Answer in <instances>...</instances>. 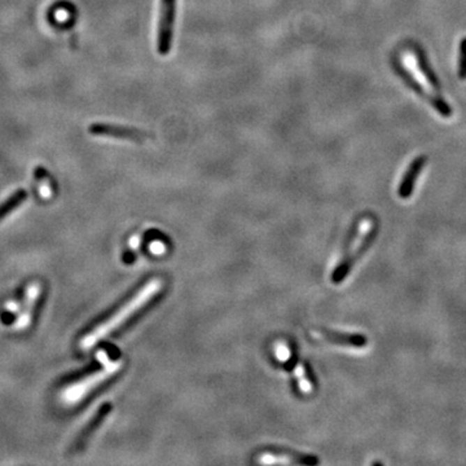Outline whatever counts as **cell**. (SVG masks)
<instances>
[{"label":"cell","instance_id":"cell-10","mask_svg":"<svg viewBox=\"0 0 466 466\" xmlns=\"http://www.w3.org/2000/svg\"><path fill=\"white\" fill-rule=\"evenodd\" d=\"M260 463L262 464H316L317 460L313 458H302L301 456H292L290 453H272L267 452L260 455Z\"/></svg>","mask_w":466,"mask_h":466},{"label":"cell","instance_id":"cell-15","mask_svg":"<svg viewBox=\"0 0 466 466\" xmlns=\"http://www.w3.org/2000/svg\"><path fill=\"white\" fill-rule=\"evenodd\" d=\"M275 354H276V358L283 363H287L289 359H292V350L285 342L278 341L275 345Z\"/></svg>","mask_w":466,"mask_h":466},{"label":"cell","instance_id":"cell-7","mask_svg":"<svg viewBox=\"0 0 466 466\" xmlns=\"http://www.w3.org/2000/svg\"><path fill=\"white\" fill-rule=\"evenodd\" d=\"M425 163H426V157H423V156H420V157H417L416 160L411 162L408 170L405 171L403 179L399 184V189H398L399 197L404 198V200L411 197L414 186H416V181L419 179V175L423 169Z\"/></svg>","mask_w":466,"mask_h":466},{"label":"cell","instance_id":"cell-1","mask_svg":"<svg viewBox=\"0 0 466 466\" xmlns=\"http://www.w3.org/2000/svg\"><path fill=\"white\" fill-rule=\"evenodd\" d=\"M162 289V281L160 278H153L146 285H144L136 296H133L126 305L122 306L116 314L108 317L104 323L98 325L92 332L89 333L81 342L82 349H91L103 338L108 337L119 326L127 323L135 314H137L143 307L148 305L154 296H157Z\"/></svg>","mask_w":466,"mask_h":466},{"label":"cell","instance_id":"cell-12","mask_svg":"<svg viewBox=\"0 0 466 466\" xmlns=\"http://www.w3.org/2000/svg\"><path fill=\"white\" fill-rule=\"evenodd\" d=\"M34 175H36V181L40 184V195L42 193L45 196L54 195L56 183H54L52 175L48 171L45 170V167H42V166L36 167V170H34Z\"/></svg>","mask_w":466,"mask_h":466},{"label":"cell","instance_id":"cell-14","mask_svg":"<svg viewBox=\"0 0 466 466\" xmlns=\"http://www.w3.org/2000/svg\"><path fill=\"white\" fill-rule=\"evenodd\" d=\"M458 78L466 80V38L460 45V57H458Z\"/></svg>","mask_w":466,"mask_h":466},{"label":"cell","instance_id":"cell-16","mask_svg":"<svg viewBox=\"0 0 466 466\" xmlns=\"http://www.w3.org/2000/svg\"><path fill=\"white\" fill-rule=\"evenodd\" d=\"M151 251L153 254H163L166 249H165V245L162 242L156 241L151 243Z\"/></svg>","mask_w":466,"mask_h":466},{"label":"cell","instance_id":"cell-5","mask_svg":"<svg viewBox=\"0 0 466 466\" xmlns=\"http://www.w3.org/2000/svg\"><path fill=\"white\" fill-rule=\"evenodd\" d=\"M89 131L90 134L95 135V136H107V137L131 140V142H144L145 139L149 137V134L144 133L139 128L112 125V123H100V122L90 125Z\"/></svg>","mask_w":466,"mask_h":466},{"label":"cell","instance_id":"cell-4","mask_svg":"<svg viewBox=\"0 0 466 466\" xmlns=\"http://www.w3.org/2000/svg\"><path fill=\"white\" fill-rule=\"evenodd\" d=\"M175 12H176V0H161V12H160L158 34H157V50H158V54L162 56H166L170 52Z\"/></svg>","mask_w":466,"mask_h":466},{"label":"cell","instance_id":"cell-2","mask_svg":"<svg viewBox=\"0 0 466 466\" xmlns=\"http://www.w3.org/2000/svg\"><path fill=\"white\" fill-rule=\"evenodd\" d=\"M373 233H375V225L370 219H364L360 222L358 232L354 241L351 242L349 250L346 251L345 257L333 272L332 281L334 284H340L347 276L350 269L355 264L359 255L366 250V248L369 245Z\"/></svg>","mask_w":466,"mask_h":466},{"label":"cell","instance_id":"cell-8","mask_svg":"<svg viewBox=\"0 0 466 466\" xmlns=\"http://www.w3.org/2000/svg\"><path fill=\"white\" fill-rule=\"evenodd\" d=\"M40 293H42V289H40V285L38 283H34L29 287L27 292V302H25V307H24V313L18 317L16 329H25L30 325L31 320H33V315L36 311V306L38 303Z\"/></svg>","mask_w":466,"mask_h":466},{"label":"cell","instance_id":"cell-3","mask_svg":"<svg viewBox=\"0 0 466 466\" xmlns=\"http://www.w3.org/2000/svg\"><path fill=\"white\" fill-rule=\"evenodd\" d=\"M121 369V361H109L108 359L105 360V367L103 368L95 375L86 377L75 385H72L66 389L63 393V398L68 403H75L82 400L86 395H89L92 390L96 387L103 385V382L109 381L112 377L116 375V372Z\"/></svg>","mask_w":466,"mask_h":466},{"label":"cell","instance_id":"cell-9","mask_svg":"<svg viewBox=\"0 0 466 466\" xmlns=\"http://www.w3.org/2000/svg\"><path fill=\"white\" fill-rule=\"evenodd\" d=\"M314 334L320 338H324L325 341L342 345V346H349V347H363L367 343L366 337L358 336V334H341V333L325 332V331L316 332Z\"/></svg>","mask_w":466,"mask_h":466},{"label":"cell","instance_id":"cell-11","mask_svg":"<svg viewBox=\"0 0 466 466\" xmlns=\"http://www.w3.org/2000/svg\"><path fill=\"white\" fill-rule=\"evenodd\" d=\"M27 198V192L25 189H18L12 196H9L1 205H0V220L4 219L6 216H8L9 213H12L16 207L20 206L21 204L25 202Z\"/></svg>","mask_w":466,"mask_h":466},{"label":"cell","instance_id":"cell-13","mask_svg":"<svg viewBox=\"0 0 466 466\" xmlns=\"http://www.w3.org/2000/svg\"><path fill=\"white\" fill-rule=\"evenodd\" d=\"M296 378H298V386L299 389L305 393V394H310L314 390V384L313 381L307 376V370H306L303 364H296V369H294Z\"/></svg>","mask_w":466,"mask_h":466},{"label":"cell","instance_id":"cell-6","mask_svg":"<svg viewBox=\"0 0 466 466\" xmlns=\"http://www.w3.org/2000/svg\"><path fill=\"white\" fill-rule=\"evenodd\" d=\"M112 408H113V407H112V404L110 403L103 404V405L100 407L99 409H98V412L92 416V419H91L90 421L86 423V426L80 431L78 437L74 440V443H73V449H74V451H80V449L84 447V444L87 443V440L90 439L91 435L99 429L101 422L107 419V416H108L110 411H112Z\"/></svg>","mask_w":466,"mask_h":466}]
</instances>
